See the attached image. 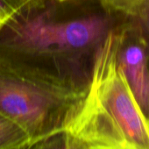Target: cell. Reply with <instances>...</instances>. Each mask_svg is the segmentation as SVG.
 <instances>
[{"label": "cell", "instance_id": "obj_5", "mask_svg": "<svg viewBox=\"0 0 149 149\" xmlns=\"http://www.w3.org/2000/svg\"><path fill=\"white\" fill-rule=\"evenodd\" d=\"M29 143V136L23 129L0 114V149H14Z\"/></svg>", "mask_w": 149, "mask_h": 149}, {"label": "cell", "instance_id": "obj_4", "mask_svg": "<svg viewBox=\"0 0 149 149\" xmlns=\"http://www.w3.org/2000/svg\"><path fill=\"white\" fill-rule=\"evenodd\" d=\"M117 63L149 123V40L130 18L117 31Z\"/></svg>", "mask_w": 149, "mask_h": 149}, {"label": "cell", "instance_id": "obj_1", "mask_svg": "<svg viewBox=\"0 0 149 149\" xmlns=\"http://www.w3.org/2000/svg\"><path fill=\"white\" fill-rule=\"evenodd\" d=\"M126 18L100 0H28L0 25V65L86 91L100 48Z\"/></svg>", "mask_w": 149, "mask_h": 149}, {"label": "cell", "instance_id": "obj_7", "mask_svg": "<svg viewBox=\"0 0 149 149\" xmlns=\"http://www.w3.org/2000/svg\"><path fill=\"white\" fill-rule=\"evenodd\" d=\"M145 1L146 0H100L102 5L108 10L127 18L131 17Z\"/></svg>", "mask_w": 149, "mask_h": 149}, {"label": "cell", "instance_id": "obj_3", "mask_svg": "<svg viewBox=\"0 0 149 149\" xmlns=\"http://www.w3.org/2000/svg\"><path fill=\"white\" fill-rule=\"evenodd\" d=\"M87 91H74L0 65V114L23 129L30 143L68 129Z\"/></svg>", "mask_w": 149, "mask_h": 149}, {"label": "cell", "instance_id": "obj_8", "mask_svg": "<svg viewBox=\"0 0 149 149\" xmlns=\"http://www.w3.org/2000/svg\"><path fill=\"white\" fill-rule=\"evenodd\" d=\"M129 18L141 28L149 40V0L142 3Z\"/></svg>", "mask_w": 149, "mask_h": 149}, {"label": "cell", "instance_id": "obj_9", "mask_svg": "<svg viewBox=\"0 0 149 149\" xmlns=\"http://www.w3.org/2000/svg\"><path fill=\"white\" fill-rule=\"evenodd\" d=\"M28 0H0V25L14 14Z\"/></svg>", "mask_w": 149, "mask_h": 149}, {"label": "cell", "instance_id": "obj_10", "mask_svg": "<svg viewBox=\"0 0 149 149\" xmlns=\"http://www.w3.org/2000/svg\"><path fill=\"white\" fill-rule=\"evenodd\" d=\"M71 136V135H70ZM71 139H72V137H71ZM72 141H73V144H74V149H86V148H84V146H80L79 144H77L76 141H74L73 139H72Z\"/></svg>", "mask_w": 149, "mask_h": 149}, {"label": "cell", "instance_id": "obj_11", "mask_svg": "<svg viewBox=\"0 0 149 149\" xmlns=\"http://www.w3.org/2000/svg\"><path fill=\"white\" fill-rule=\"evenodd\" d=\"M28 145V144H27ZM27 145H26V146H19V147H17V148H14V149H26V146Z\"/></svg>", "mask_w": 149, "mask_h": 149}, {"label": "cell", "instance_id": "obj_2", "mask_svg": "<svg viewBox=\"0 0 149 149\" xmlns=\"http://www.w3.org/2000/svg\"><path fill=\"white\" fill-rule=\"evenodd\" d=\"M118 28L100 48L82 107L67 129L86 149H149V123L117 63Z\"/></svg>", "mask_w": 149, "mask_h": 149}, {"label": "cell", "instance_id": "obj_6", "mask_svg": "<svg viewBox=\"0 0 149 149\" xmlns=\"http://www.w3.org/2000/svg\"><path fill=\"white\" fill-rule=\"evenodd\" d=\"M26 149H74L68 130H62L29 143Z\"/></svg>", "mask_w": 149, "mask_h": 149}]
</instances>
